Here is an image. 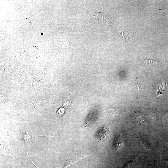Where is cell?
Here are the masks:
<instances>
[{"instance_id":"7","label":"cell","mask_w":168,"mask_h":168,"mask_svg":"<svg viewBox=\"0 0 168 168\" xmlns=\"http://www.w3.org/2000/svg\"><path fill=\"white\" fill-rule=\"evenodd\" d=\"M140 145L145 150H149L150 149L149 145L147 143L145 142V141H141Z\"/></svg>"},{"instance_id":"9","label":"cell","mask_w":168,"mask_h":168,"mask_svg":"<svg viewBox=\"0 0 168 168\" xmlns=\"http://www.w3.org/2000/svg\"><path fill=\"white\" fill-rule=\"evenodd\" d=\"M135 162L134 161H131L128 163L123 168H132L135 166Z\"/></svg>"},{"instance_id":"6","label":"cell","mask_w":168,"mask_h":168,"mask_svg":"<svg viewBox=\"0 0 168 168\" xmlns=\"http://www.w3.org/2000/svg\"><path fill=\"white\" fill-rule=\"evenodd\" d=\"M123 145V143L122 140L119 136L117 135L116 137L115 142V147L117 149H121L122 148Z\"/></svg>"},{"instance_id":"2","label":"cell","mask_w":168,"mask_h":168,"mask_svg":"<svg viewBox=\"0 0 168 168\" xmlns=\"http://www.w3.org/2000/svg\"><path fill=\"white\" fill-rule=\"evenodd\" d=\"M22 139H23V146L24 148L27 151V146L29 143L32 138H36V137H33L31 136L29 133L27 131H23L22 134Z\"/></svg>"},{"instance_id":"1","label":"cell","mask_w":168,"mask_h":168,"mask_svg":"<svg viewBox=\"0 0 168 168\" xmlns=\"http://www.w3.org/2000/svg\"><path fill=\"white\" fill-rule=\"evenodd\" d=\"M89 155L88 154L84 153L81 152H77L71 154L67 157L62 168H67L69 166Z\"/></svg>"},{"instance_id":"8","label":"cell","mask_w":168,"mask_h":168,"mask_svg":"<svg viewBox=\"0 0 168 168\" xmlns=\"http://www.w3.org/2000/svg\"><path fill=\"white\" fill-rule=\"evenodd\" d=\"M64 112V109L63 108H60L58 110L56 113V117L58 118H60L63 115Z\"/></svg>"},{"instance_id":"3","label":"cell","mask_w":168,"mask_h":168,"mask_svg":"<svg viewBox=\"0 0 168 168\" xmlns=\"http://www.w3.org/2000/svg\"><path fill=\"white\" fill-rule=\"evenodd\" d=\"M133 80L135 84L138 87L139 91L138 97H139L140 92L144 89V82L143 81L142 79L140 78L139 77L136 76H134Z\"/></svg>"},{"instance_id":"10","label":"cell","mask_w":168,"mask_h":168,"mask_svg":"<svg viewBox=\"0 0 168 168\" xmlns=\"http://www.w3.org/2000/svg\"><path fill=\"white\" fill-rule=\"evenodd\" d=\"M160 8V9L163 10H167L168 11V7H161L159 8Z\"/></svg>"},{"instance_id":"11","label":"cell","mask_w":168,"mask_h":168,"mask_svg":"<svg viewBox=\"0 0 168 168\" xmlns=\"http://www.w3.org/2000/svg\"><path fill=\"white\" fill-rule=\"evenodd\" d=\"M164 118L166 121H168V111L165 115Z\"/></svg>"},{"instance_id":"4","label":"cell","mask_w":168,"mask_h":168,"mask_svg":"<svg viewBox=\"0 0 168 168\" xmlns=\"http://www.w3.org/2000/svg\"><path fill=\"white\" fill-rule=\"evenodd\" d=\"M108 128H104L98 133L97 135V139L102 141L106 137L108 133Z\"/></svg>"},{"instance_id":"12","label":"cell","mask_w":168,"mask_h":168,"mask_svg":"<svg viewBox=\"0 0 168 168\" xmlns=\"http://www.w3.org/2000/svg\"><path fill=\"white\" fill-rule=\"evenodd\" d=\"M148 168H150V167H148Z\"/></svg>"},{"instance_id":"5","label":"cell","mask_w":168,"mask_h":168,"mask_svg":"<svg viewBox=\"0 0 168 168\" xmlns=\"http://www.w3.org/2000/svg\"><path fill=\"white\" fill-rule=\"evenodd\" d=\"M143 62L146 65L151 66L155 64H159L161 63V61H157L152 59H144Z\"/></svg>"}]
</instances>
